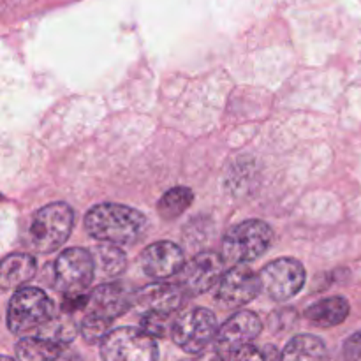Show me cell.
<instances>
[{"label":"cell","instance_id":"cell-1","mask_svg":"<svg viewBox=\"0 0 361 361\" xmlns=\"http://www.w3.org/2000/svg\"><path fill=\"white\" fill-rule=\"evenodd\" d=\"M85 229L99 243L129 245L147 229V217L126 204H95L85 215Z\"/></svg>","mask_w":361,"mask_h":361},{"label":"cell","instance_id":"cell-2","mask_svg":"<svg viewBox=\"0 0 361 361\" xmlns=\"http://www.w3.org/2000/svg\"><path fill=\"white\" fill-rule=\"evenodd\" d=\"M53 300L39 288H21L7 309V326L18 337H35L56 316Z\"/></svg>","mask_w":361,"mask_h":361},{"label":"cell","instance_id":"cell-3","mask_svg":"<svg viewBox=\"0 0 361 361\" xmlns=\"http://www.w3.org/2000/svg\"><path fill=\"white\" fill-rule=\"evenodd\" d=\"M74 226V212L67 203H49L35 212L28 228V243L34 250L49 254L60 249Z\"/></svg>","mask_w":361,"mask_h":361},{"label":"cell","instance_id":"cell-4","mask_svg":"<svg viewBox=\"0 0 361 361\" xmlns=\"http://www.w3.org/2000/svg\"><path fill=\"white\" fill-rule=\"evenodd\" d=\"M274 229L264 221H243L233 226L222 238V257L229 264H245L270 249Z\"/></svg>","mask_w":361,"mask_h":361},{"label":"cell","instance_id":"cell-5","mask_svg":"<svg viewBox=\"0 0 361 361\" xmlns=\"http://www.w3.org/2000/svg\"><path fill=\"white\" fill-rule=\"evenodd\" d=\"M95 279L94 256L88 250L73 247L60 252L53 267V281L55 288L63 296L85 295Z\"/></svg>","mask_w":361,"mask_h":361},{"label":"cell","instance_id":"cell-6","mask_svg":"<svg viewBox=\"0 0 361 361\" xmlns=\"http://www.w3.org/2000/svg\"><path fill=\"white\" fill-rule=\"evenodd\" d=\"M101 356L104 361H157L159 349L141 328L122 326L101 342Z\"/></svg>","mask_w":361,"mask_h":361},{"label":"cell","instance_id":"cell-7","mask_svg":"<svg viewBox=\"0 0 361 361\" xmlns=\"http://www.w3.org/2000/svg\"><path fill=\"white\" fill-rule=\"evenodd\" d=\"M217 334L219 326L215 314L212 310L197 307L176 317L171 338L180 349L189 355H200L212 341H215Z\"/></svg>","mask_w":361,"mask_h":361},{"label":"cell","instance_id":"cell-8","mask_svg":"<svg viewBox=\"0 0 361 361\" xmlns=\"http://www.w3.org/2000/svg\"><path fill=\"white\" fill-rule=\"evenodd\" d=\"M263 291L275 302H286L298 295L307 281L305 268L293 257H281L259 271Z\"/></svg>","mask_w":361,"mask_h":361},{"label":"cell","instance_id":"cell-9","mask_svg":"<svg viewBox=\"0 0 361 361\" xmlns=\"http://www.w3.org/2000/svg\"><path fill=\"white\" fill-rule=\"evenodd\" d=\"M263 323L259 317L249 310H240L233 314L215 337V353L224 361H229L240 349L247 348L259 337Z\"/></svg>","mask_w":361,"mask_h":361},{"label":"cell","instance_id":"cell-10","mask_svg":"<svg viewBox=\"0 0 361 361\" xmlns=\"http://www.w3.org/2000/svg\"><path fill=\"white\" fill-rule=\"evenodd\" d=\"M261 291L263 284L259 274H256L247 264H236L229 268L219 282L215 300L226 309H240L257 298Z\"/></svg>","mask_w":361,"mask_h":361},{"label":"cell","instance_id":"cell-11","mask_svg":"<svg viewBox=\"0 0 361 361\" xmlns=\"http://www.w3.org/2000/svg\"><path fill=\"white\" fill-rule=\"evenodd\" d=\"M224 268V257L217 252H201L185 263L183 270L178 274L176 284L187 295H203L219 286L226 274Z\"/></svg>","mask_w":361,"mask_h":361},{"label":"cell","instance_id":"cell-12","mask_svg":"<svg viewBox=\"0 0 361 361\" xmlns=\"http://www.w3.org/2000/svg\"><path fill=\"white\" fill-rule=\"evenodd\" d=\"M136 300V293L130 291L122 282H108L88 295V305L87 314H94V316L104 317V319H116V317L123 316L130 307L134 305Z\"/></svg>","mask_w":361,"mask_h":361},{"label":"cell","instance_id":"cell-13","mask_svg":"<svg viewBox=\"0 0 361 361\" xmlns=\"http://www.w3.org/2000/svg\"><path fill=\"white\" fill-rule=\"evenodd\" d=\"M141 268L145 274L155 281L175 277L185 267L183 250L173 242H155L148 245L141 254Z\"/></svg>","mask_w":361,"mask_h":361},{"label":"cell","instance_id":"cell-14","mask_svg":"<svg viewBox=\"0 0 361 361\" xmlns=\"http://www.w3.org/2000/svg\"><path fill=\"white\" fill-rule=\"evenodd\" d=\"M183 291L178 284L171 282H154L141 291H136L134 305L145 312L175 314L183 302Z\"/></svg>","mask_w":361,"mask_h":361},{"label":"cell","instance_id":"cell-15","mask_svg":"<svg viewBox=\"0 0 361 361\" xmlns=\"http://www.w3.org/2000/svg\"><path fill=\"white\" fill-rule=\"evenodd\" d=\"M37 263L30 254H11L0 264V286L4 289H18L34 279Z\"/></svg>","mask_w":361,"mask_h":361},{"label":"cell","instance_id":"cell-16","mask_svg":"<svg viewBox=\"0 0 361 361\" xmlns=\"http://www.w3.org/2000/svg\"><path fill=\"white\" fill-rule=\"evenodd\" d=\"M349 312H351V307H349L348 300L342 298V296H331V298H324L310 305L307 309L305 317L314 326L331 328L344 323Z\"/></svg>","mask_w":361,"mask_h":361},{"label":"cell","instance_id":"cell-17","mask_svg":"<svg viewBox=\"0 0 361 361\" xmlns=\"http://www.w3.org/2000/svg\"><path fill=\"white\" fill-rule=\"evenodd\" d=\"M282 361H328L326 345L316 335H296L282 351Z\"/></svg>","mask_w":361,"mask_h":361},{"label":"cell","instance_id":"cell-18","mask_svg":"<svg viewBox=\"0 0 361 361\" xmlns=\"http://www.w3.org/2000/svg\"><path fill=\"white\" fill-rule=\"evenodd\" d=\"M95 263V275H99L104 281H113V279L120 277L127 268V257L118 245H111V243H99L94 250H92Z\"/></svg>","mask_w":361,"mask_h":361},{"label":"cell","instance_id":"cell-19","mask_svg":"<svg viewBox=\"0 0 361 361\" xmlns=\"http://www.w3.org/2000/svg\"><path fill=\"white\" fill-rule=\"evenodd\" d=\"M80 326L74 323L73 316L71 314H56L41 331H39L35 337L44 338V341L53 342V344L60 345V348L67 349V345L76 338Z\"/></svg>","mask_w":361,"mask_h":361},{"label":"cell","instance_id":"cell-20","mask_svg":"<svg viewBox=\"0 0 361 361\" xmlns=\"http://www.w3.org/2000/svg\"><path fill=\"white\" fill-rule=\"evenodd\" d=\"M63 351L60 345L39 337H25L16 344L18 361H53Z\"/></svg>","mask_w":361,"mask_h":361},{"label":"cell","instance_id":"cell-21","mask_svg":"<svg viewBox=\"0 0 361 361\" xmlns=\"http://www.w3.org/2000/svg\"><path fill=\"white\" fill-rule=\"evenodd\" d=\"M194 203V192L189 187H173L159 200L157 212L164 221H175Z\"/></svg>","mask_w":361,"mask_h":361},{"label":"cell","instance_id":"cell-22","mask_svg":"<svg viewBox=\"0 0 361 361\" xmlns=\"http://www.w3.org/2000/svg\"><path fill=\"white\" fill-rule=\"evenodd\" d=\"M175 321L176 317L173 319V314L145 312L141 317V330L154 338H166L173 331Z\"/></svg>","mask_w":361,"mask_h":361},{"label":"cell","instance_id":"cell-23","mask_svg":"<svg viewBox=\"0 0 361 361\" xmlns=\"http://www.w3.org/2000/svg\"><path fill=\"white\" fill-rule=\"evenodd\" d=\"M109 331H111V321L94 314H87L80 324V334L87 344H99L108 337Z\"/></svg>","mask_w":361,"mask_h":361},{"label":"cell","instance_id":"cell-24","mask_svg":"<svg viewBox=\"0 0 361 361\" xmlns=\"http://www.w3.org/2000/svg\"><path fill=\"white\" fill-rule=\"evenodd\" d=\"M229 361H282V355L275 345H247L240 349L235 356Z\"/></svg>","mask_w":361,"mask_h":361},{"label":"cell","instance_id":"cell-25","mask_svg":"<svg viewBox=\"0 0 361 361\" xmlns=\"http://www.w3.org/2000/svg\"><path fill=\"white\" fill-rule=\"evenodd\" d=\"M342 351H344L345 361H358L361 358V330L353 334L344 342V349Z\"/></svg>","mask_w":361,"mask_h":361},{"label":"cell","instance_id":"cell-26","mask_svg":"<svg viewBox=\"0 0 361 361\" xmlns=\"http://www.w3.org/2000/svg\"><path fill=\"white\" fill-rule=\"evenodd\" d=\"M53 361H81V358L76 355V353H71V351H67V349H66L62 355L56 356V358Z\"/></svg>","mask_w":361,"mask_h":361},{"label":"cell","instance_id":"cell-27","mask_svg":"<svg viewBox=\"0 0 361 361\" xmlns=\"http://www.w3.org/2000/svg\"><path fill=\"white\" fill-rule=\"evenodd\" d=\"M200 361H224V360H222L221 356L217 355V353H212V355H204V356H201Z\"/></svg>","mask_w":361,"mask_h":361},{"label":"cell","instance_id":"cell-28","mask_svg":"<svg viewBox=\"0 0 361 361\" xmlns=\"http://www.w3.org/2000/svg\"><path fill=\"white\" fill-rule=\"evenodd\" d=\"M2 361H14V360H11V358H9V356H4V358H2Z\"/></svg>","mask_w":361,"mask_h":361}]
</instances>
